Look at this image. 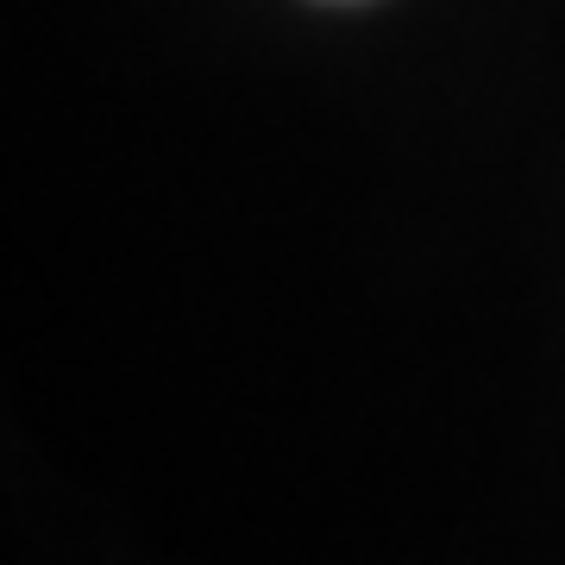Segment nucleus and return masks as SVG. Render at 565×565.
Segmentation results:
<instances>
[]
</instances>
